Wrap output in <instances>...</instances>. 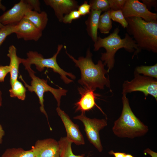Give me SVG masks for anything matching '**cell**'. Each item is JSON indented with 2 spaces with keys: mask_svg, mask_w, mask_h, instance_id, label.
<instances>
[{
  "mask_svg": "<svg viewBox=\"0 0 157 157\" xmlns=\"http://www.w3.org/2000/svg\"><path fill=\"white\" fill-rule=\"evenodd\" d=\"M138 74H142L144 76L157 78V64L152 66L142 65L136 67L135 71Z\"/></svg>",
  "mask_w": 157,
  "mask_h": 157,
  "instance_id": "cell-23",
  "label": "cell"
},
{
  "mask_svg": "<svg viewBox=\"0 0 157 157\" xmlns=\"http://www.w3.org/2000/svg\"><path fill=\"white\" fill-rule=\"evenodd\" d=\"M126 0H108L110 10H122Z\"/></svg>",
  "mask_w": 157,
  "mask_h": 157,
  "instance_id": "cell-28",
  "label": "cell"
},
{
  "mask_svg": "<svg viewBox=\"0 0 157 157\" xmlns=\"http://www.w3.org/2000/svg\"><path fill=\"white\" fill-rule=\"evenodd\" d=\"M14 25H6L0 28V47L6 37L13 33Z\"/></svg>",
  "mask_w": 157,
  "mask_h": 157,
  "instance_id": "cell-26",
  "label": "cell"
},
{
  "mask_svg": "<svg viewBox=\"0 0 157 157\" xmlns=\"http://www.w3.org/2000/svg\"><path fill=\"white\" fill-rule=\"evenodd\" d=\"M127 33L133 36L141 51L142 49L157 52V22H147L136 17L125 18Z\"/></svg>",
  "mask_w": 157,
  "mask_h": 157,
  "instance_id": "cell-3",
  "label": "cell"
},
{
  "mask_svg": "<svg viewBox=\"0 0 157 157\" xmlns=\"http://www.w3.org/2000/svg\"><path fill=\"white\" fill-rule=\"evenodd\" d=\"M81 98L75 104L76 107L75 112L81 111L85 113L96 106L104 114L101 109L96 104L95 100L99 96L94 92L95 90L84 87H80L78 88Z\"/></svg>",
  "mask_w": 157,
  "mask_h": 157,
  "instance_id": "cell-14",
  "label": "cell"
},
{
  "mask_svg": "<svg viewBox=\"0 0 157 157\" xmlns=\"http://www.w3.org/2000/svg\"><path fill=\"white\" fill-rule=\"evenodd\" d=\"M56 111L67 133L66 137L72 143L77 145L84 144V139L78 125L74 123L68 115L60 107H57Z\"/></svg>",
  "mask_w": 157,
  "mask_h": 157,
  "instance_id": "cell-12",
  "label": "cell"
},
{
  "mask_svg": "<svg viewBox=\"0 0 157 157\" xmlns=\"http://www.w3.org/2000/svg\"><path fill=\"white\" fill-rule=\"evenodd\" d=\"M110 16L111 19L113 21L119 23L124 28L127 27L128 23L123 15L122 10H110Z\"/></svg>",
  "mask_w": 157,
  "mask_h": 157,
  "instance_id": "cell-25",
  "label": "cell"
},
{
  "mask_svg": "<svg viewBox=\"0 0 157 157\" xmlns=\"http://www.w3.org/2000/svg\"><path fill=\"white\" fill-rule=\"evenodd\" d=\"M60 148L59 157H84L85 155H76L73 153L72 142L66 137H61L58 141Z\"/></svg>",
  "mask_w": 157,
  "mask_h": 157,
  "instance_id": "cell-19",
  "label": "cell"
},
{
  "mask_svg": "<svg viewBox=\"0 0 157 157\" xmlns=\"http://www.w3.org/2000/svg\"><path fill=\"white\" fill-rule=\"evenodd\" d=\"M5 132L3 129V127L0 124V144L2 142V138L4 135Z\"/></svg>",
  "mask_w": 157,
  "mask_h": 157,
  "instance_id": "cell-35",
  "label": "cell"
},
{
  "mask_svg": "<svg viewBox=\"0 0 157 157\" xmlns=\"http://www.w3.org/2000/svg\"><path fill=\"white\" fill-rule=\"evenodd\" d=\"M81 15L77 10H74L65 15L62 22L65 24H70L74 20L79 18Z\"/></svg>",
  "mask_w": 157,
  "mask_h": 157,
  "instance_id": "cell-27",
  "label": "cell"
},
{
  "mask_svg": "<svg viewBox=\"0 0 157 157\" xmlns=\"http://www.w3.org/2000/svg\"></svg>",
  "mask_w": 157,
  "mask_h": 157,
  "instance_id": "cell-40",
  "label": "cell"
},
{
  "mask_svg": "<svg viewBox=\"0 0 157 157\" xmlns=\"http://www.w3.org/2000/svg\"><path fill=\"white\" fill-rule=\"evenodd\" d=\"M25 69L28 71L31 79V85H29L26 83L21 75L19 78L23 82L25 87L28 89V90L31 92H34L38 97L40 105V111L46 116L50 130H52L49 123L47 114L44 108V93L48 92H51L57 101L58 107H60L61 98L62 96L66 95L67 90L60 87L56 89L51 87L48 84L47 80L40 78L36 76L35 72L31 67Z\"/></svg>",
  "mask_w": 157,
  "mask_h": 157,
  "instance_id": "cell-6",
  "label": "cell"
},
{
  "mask_svg": "<svg viewBox=\"0 0 157 157\" xmlns=\"http://www.w3.org/2000/svg\"><path fill=\"white\" fill-rule=\"evenodd\" d=\"M27 3L31 7L32 10L38 12H41L40 3L38 0H26Z\"/></svg>",
  "mask_w": 157,
  "mask_h": 157,
  "instance_id": "cell-31",
  "label": "cell"
},
{
  "mask_svg": "<svg viewBox=\"0 0 157 157\" xmlns=\"http://www.w3.org/2000/svg\"><path fill=\"white\" fill-rule=\"evenodd\" d=\"M91 10L107 11L110 10L108 0H91L89 1Z\"/></svg>",
  "mask_w": 157,
  "mask_h": 157,
  "instance_id": "cell-24",
  "label": "cell"
},
{
  "mask_svg": "<svg viewBox=\"0 0 157 157\" xmlns=\"http://www.w3.org/2000/svg\"><path fill=\"white\" fill-rule=\"evenodd\" d=\"M122 88L123 94L139 91L143 92L145 97L150 95L157 100L156 79L140 75L135 72L134 78L130 81H125Z\"/></svg>",
  "mask_w": 157,
  "mask_h": 157,
  "instance_id": "cell-7",
  "label": "cell"
},
{
  "mask_svg": "<svg viewBox=\"0 0 157 157\" xmlns=\"http://www.w3.org/2000/svg\"><path fill=\"white\" fill-rule=\"evenodd\" d=\"M33 10L26 0H21L11 8L0 16V21L3 25H15L23 18L28 11Z\"/></svg>",
  "mask_w": 157,
  "mask_h": 157,
  "instance_id": "cell-10",
  "label": "cell"
},
{
  "mask_svg": "<svg viewBox=\"0 0 157 157\" xmlns=\"http://www.w3.org/2000/svg\"><path fill=\"white\" fill-rule=\"evenodd\" d=\"M122 99V110L120 117L114 122L113 133L119 138L131 139L144 135L148 131V126L133 113L126 94H123Z\"/></svg>",
  "mask_w": 157,
  "mask_h": 157,
  "instance_id": "cell-4",
  "label": "cell"
},
{
  "mask_svg": "<svg viewBox=\"0 0 157 157\" xmlns=\"http://www.w3.org/2000/svg\"><path fill=\"white\" fill-rule=\"evenodd\" d=\"M109 154L113 155L115 157H125L126 153L124 152H114L111 150L109 152Z\"/></svg>",
  "mask_w": 157,
  "mask_h": 157,
  "instance_id": "cell-33",
  "label": "cell"
},
{
  "mask_svg": "<svg viewBox=\"0 0 157 157\" xmlns=\"http://www.w3.org/2000/svg\"><path fill=\"white\" fill-rule=\"evenodd\" d=\"M144 154H148L150 155L151 157H157V153L149 148H147L144 151Z\"/></svg>",
  "mask_w": 157,
  "mask_h": 157,
  "instance_id": "cell-34",
  "label": "cell"
},
{
  "mask_svg": "<svg viewBox=\"0 0 157 157\" xmlns=\"http://www.w3.org/2000/svg\"><path fill=\"white\" fill-rule=\"evenodd\" d=\"M77 10L81 16H85L90 14L91 10V6L87 1H85L83 4L78 6Z\"/></svg>",
  "mask_w": 157,
  "mask_h": 157,
  "instance_id": "cell-29",
  "label": "cell"
},
{
  "mask_svg": "<svg viewBox=\"0 0 157 157\" xmlns=\"http://www.w3.org/2000/svg\"><path fill=\"white\" fill-rule=\"evenodd\" d=\"M119 31V28H117L106 37L102 38L98 36L94 42V51H98L101 48L106 50V52L101 53V59L104 61V65H107L108 72L114 66L115 55L119 49L124 48L130 53L134 51L132 58L140 51L135 41L127 33L125 34L124 38H121L118 34Z\"/></svg>",
  "mask_w": 157,
  "mask_h": 157,
  "instance_id": "cell-2",
  "label": "cell"
},
{
  "mask_svg": "<svg viewBox=\"0 0 157 157\" xmlns=\"http://www.w3.org/2000/svg\"><path fill=\"white\" fill-rule=\"evenodd\" d=\"M122 11L125 18L136 17L147 22L157 21V14L149 11L143 3L138 0H126Z\"/></svg>",
  "mask_w": 157,
  "mask_h": 157,
  "instance_id": "cell-9",
  "label": "cell"
},
{
  "mask_svg": "<svg viewBox=\"0 0 157 157\" xmlns=\"http://www.w3.org/2000/svg\"><path fill=\"white\" fill-rule=\"evenodd\" d=\"M1 157H35L31 149L25 150L21 148H8L6 150Z\"/></svg>",
  "mask_w": 157,
  "mask_h": 157,
  "instance_id": "cell-21",
  "label": "cell"
},
{
  "mask_svg": "<svg viewBox=\"0 0 157 157\" xmlns=\"http://www.w3.org/2000/svg\"><path fill=\"white\" fill-rule=\"evenodd\" d=\"M10 71V69L9 65H0V82L4 81L6 77Z\"/></svg>",
  "mask_w": 157,
  "mask_h": 157,
  "instance_id": "cell-30",
  "label": "cell"
},
{
  "mask_svg": "<svg viewBox=\"0 0 157 157\" xmlns=\"http://www.w3.org/2000/svg\"><path fill=\"white\" fill-rule=\"evenodd\" d=\"M7 56L10 60L9 66L10 68V84L11 87L17 80L19 65L21 63V58L17 54V49L14 45H10L9 48Z\"/></svg>",
  "mask_w": 157,
  "mask_h": 157,
  "instance_id": "cell-16",
  "label": "cell"
},
{
  "mask_svg": "<svg viewBox=\"0 0 157 157\" xmlns=\"http://www.w3.org/2000/svg\"><path fill=\"white\" fill-rule=\"evenodd\" d=\"M4 26H5L3 25L2 24H1L0 21V28H3Z\"/></svg>",
  "mask_w": 157,
  "mask_h": 157,
  "instance_id": "cell-39",
  "label": "cell"
},
{
  "mask_svg": "<svg viewBox=\"0 0 157 157\" xmlns=\"http://www.w3.org/2000/svg\"><path fill=\"white\" fill-rule=\"evenodd\" d=\"M125 157H134V156L131 154H126Z\"/></svg>",
  "mask_w": 157,
  "mask_h": 157,
  "instance_id": "cell-38",
  "label": "cell"
},
{
  "mask_svg": "<svg viewBox=\"0 0 157 157\" xmlns=\"http://www.w3.org/2000/svg\"><path fill=\"white\" fill-rule=\"evenodd\" d=\"M65 47L66 53L80 70L81 77L78 80L79 84L95 90L97 88L104 89L105 86L110 88L109 78L106 76L108 72L104 68L105 65L101 60L97 64L94 63L90 48L87 50L85 57H80L76 59L67 52Z\"/></svg>",
  "mask_w": 157,
  "mask_h": 157,
  "instance_id": "cell-1",
  "label": "cell"
},
{
  "mask_svg": "<svg viewBox=\"0 0 157 157\" xmlns=\"http://www.w3.org/2000/svg\"><path fill=\"white\" fill-rule=\"evenodd\" d=\"M2 93L0 89V107L1 106L2 104Z\"/></svg>",
  "mask_w": 157,
  "mask_h": 157,
  "instance_id": "cell-37",
  "label": "cell"
},
{
  "mask_svg": "<svg viewBox=\"0 0 157 157\" xmlns=\"http://www.w3.org/2000/svg\"><path fill=\"white\" fill-rule=\"evenodd\" d=\"M141 1L149 11L152 7H154L156 10L157 5L156 0H142Z\"/></svg>",
  "mask_w": 157,
  "mask_h": 157,
  "instance_id": "cell-32",
  "label": "cell"
},
{
  "mask_svg": "<svg viewBox=\"0 0 157 157\" xmlns=\"http://www.w3.org/2000/svg\"><path fill=\"white\" fill-rule=\"evenodd\" d=\"M63 47L62 44L58 46L56 52L52 57L44 58L40 53L36 51H30L27 53V58L26 59L21 58V63L25 68L31 67L32 65H34L36 69L39 72L42 71L45 68L52 69L55 73L60 76V78L64 83L68 84L73 81V80L76 77L72 73L67 72L61 68L57 61V57Z\"/></svg>",
  "mask_w": 157,
  "mask_h": 157,
  "instance_id": "cell-5",
  "label": "cell"
},
{
  "mask_svg": "<svg viewBox=\"0 0 157 157\" xmlns=\"http://www.w3.org/2000/svg\"><path fill=\"white\" fill-rule=\"evenodd\" d=\"M45 4L52 8L59 21L62 22L64 16L77 10L78 6L74 0H44Z\"/></svg>",
  "mask_w": 157,
  "mask_h": 157,
  "instance_id": "cell-15",
  "label": "cell"
},
{
  "mask_svg": "<svg viewBox=\"0 0 157 157\" xmlns=\"http://www.w3.org/2000/svg\"><path fill=\"white\" fill-rule=\"evenodd\" d=\"M83 123L84 131L88 139L99 152L103 151L99 135V131L107 125V120L105 119H91L86 116L85 113H81L80 115L73 117Z\"/></svg>",
  "mask_w": 157,
  "mask_h": 157,
  "instance_id": "cell-8",
  "label": "cell"
},
{
  "mask_svg": "<svg viewBox=\"0 0 157 157\" xmlns=\"http://www.w3.org/2000/svg\"><path fill=\"white\" fill-rule=\"evenodd\" d=\"M102 12L91 10L85 22L86 30L89 35L94 42L98 37L97 31L100 16Z\"/></svg>",
  "mask_w": 157,
  "mask_h": 157,
  "instance_id": "cell-17",
  "label": "cell"
},
{
  "mask_svg": "<svg viewBox=\"0 0 157 157\" xmlns=\"http://www.w3.org/2000/svg\"><path fill=\"white\" fill-rule=\"evenodd\" d=\"M110 12V10L105 12L100 16L98 29L101 33L104 34L108 33L112 28Z\"/></svg>",
  "mask_w": 157,
  "mask_h": 157,
  "instance_id": "cell-20",
  "label": "cell"
},
{
  "mask_svg": "<svg viewBox=\"0 0 157 157\" xmlns=\"http://www.w3.org/2000/svg\"><path fill=\"white\" fill-rule=\"evenodd\" d=\"M0 9L3 11H5L6 9V7L1 3V0H0Z\"/></svg>",
  "mask_w": 157,
  "mask_h": 157,
  "instance_id": "cell-36",
  "label": "cell"
},
{
  "mask_svg": "<svg viewBox=\"0 0 157 157\" xmlns=\"http://www.w3.org/2000/svg\"><path fill=\"white\" fill-rule=\"evenodd\" d=\"M9 91L11 97H17L21 100H24L25 99L26 87L18 80L15 82Z\"/></svg>",
  "mask_w": 157,
  "mask_h": 157,
  "instance_id": "cell-22",
  "label": "cell"
},
{
  "mask_svg": "<svg viewBox=\"0 0 157 157\" xmlns=\"http://www.w3.org/2000/svg\"><path fill=\"white\" fill-rule=\"evenodd\" d=\"M13 33L16 34L17 38L23 39L25 41H37L42 35V31L24 18L14 25Z\"/></svg>",
  "mask_w": 157,
  "mask_h": 157,
  "instance_id": "cell-13",
  "label": "cell"
},
{
  "mask_svg": "<svg viewBox=\"0 0 157 157\" xmlns=\"http://www.w3.org/2000/svg\"><path fill=\"white\" fill-rule=\"evenodd\" d=\"M24 18L42 31L46 27L48 21L47 14L44 11L38 12L33 10H29L26 13Z\"/></svg>",
  "mask_w": 157,
  "mask_h": 157,
  "instance_id": "cell-18",
  "label": "cell"
},
{
  "mask_svg": "<svg viewBox=\"0 0 157 157\" xmlns=\"http://www.w3.org/2000/svg\"><path fill=\"white\" fill-rule=\"evenodd\" d=\"M35 157H59L60 148L58 141L51 138L38 140L31 147Z\"/></svg>",
  "mask_w": 157,
  "mask_h": 157,
  "instance_id": "cell-11",
  "label": "cell"
}]
</instances>
